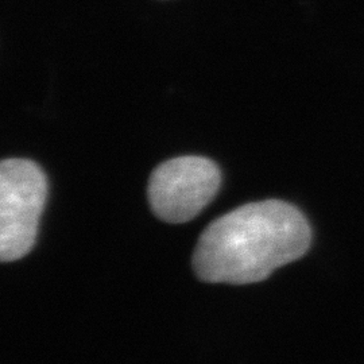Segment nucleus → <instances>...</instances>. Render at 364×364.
Masks as SVG:
<instances>
[{
  "instance_id": "f257e3e1",
  "label": "nucleus",
  "mask_w": 364,
  "mask_h": 364,
  "mask_svg": "<svg viewBox=\"0 0 364 364\" xmlns=\"http://www.w3.org/2000/svg\"><path fill=\"white\" fill-rule=\"evenodd\" d=\"M312 230L299 209L282 200L246 204L212 221L200 236L193 269L201 281L247 285L304 257Z\"/></svg>"
},
{
  "instance_id": "f03ea898",
  "label": "nucleus",
  "mask_w": 364,
  "mask_h": 364,
  "mask_svg": "<svg viewBox=\"0 0 364 364\" xmlns=\"http://www.w3.org/2000/svg\"><path fill=\"white\" fill-rule=\"evenodd\" d=\"M48 196L46 176L33 161L4 159L0 165V258L14 262L36 243Z\"/></svg>"
},
{
  "instance_id": "7ed1b4c3",
  "label": "nucleus",
  "mask_w": 364,
  "mask_h": 364,
  "mask_svg": "<svg viewBox=\"0 0 364 364\" xmlns=\"http://www.w3.org/2000/svg\"><path fill=\"white\" fill-rule=\"evenodd\" d=\"M220 183V169L209 158H173L153 171L147 189L149 203L158 219L186 223L215 198Z\"/></svg>"
}]
</instances>
